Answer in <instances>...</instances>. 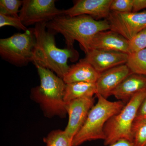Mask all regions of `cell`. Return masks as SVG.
Returning <instances> with one entry per match:
<instances>
[{
    "mask_svg": "<svg viewBox=\"0 0 146 146\" xmlns=\"http://www.w3.org/2000/svg\"><path fill=\"white\" fill-rule=\"evenodd\" d=\"M46 24H36L33 28L36 42L32 63L35 67L48 69L63 79L70 68L68 60L75 61L78 59L79 54L74 48H58L54 33L47 30Z\"/></svg>",
    "mask_w": 146,
    "mask_h": 146,
    "instance_id": "cell-1",
    "label": "cell"
},
{
    "mask_svg": "<svg viewBox=\"0 0 146 146\" xmlns=\"http://www.w3.org/2000/svg\"><path fill=\"white\" fill-rule=\"evenodd\" d=\"M46 28L53 33L62 35L68 48H74V42L77 41L85 53L90 50L91 42L97 33L110 30L106 19L99 21L87 15L57 16L47 23Z\"/></svg>",
    "mask_w": 146,
    "mask_h": 146,
    "instance_id": "cell-2",
    "label": "cell"
},
{
    "mask_svg": "<svg viewBox=\"0 0 146 146\" xmlns=\"http://www.w3.org/2000/svg\"><path fill=\"white\" fill-rule=\"evenodd\" d=\"M40 84L31 90L30 98L39 105L44 116L64 119L67 116L64 97L66 84L52 71L37 66Z\"/></svg>",
    "mask_w": 146,
    "mask_h": 146,
    "instance_id": "cell-3",
    "label": "cell"
},
{
    "mask_svg": "<svg viewBox=\"0 0 146 146\" xmlns=\"http://www.w3.org/2000/svg\"><path fill=\"white\" fill-rule=\"evenodd\" d=\"M96 96L98 98L96 104L91 108L83 126L73 138V146H80L88 141H104L106 123L126 104L121 101H110L99 94Z\"/></svg>",
    "mask_w": 146,
    "mask_h": 146,
    "instance_id": "cell-4",
    "label": "cell"
},
{
    "mask_svg": "<svg viewBox=\"0 0 146 146\" xmlns=\"http://www.w3.org/2000/svg\"><path fill=\"white\" fill-rule=\"evenodd\" d=\"M146 97V90L137 93L119 112L108 121L104 130L105 146H109L122 139L133 142L132 126L139 108Z\"/></svg>",
    "mask_w": 146,
    "mask_h": 146,
    "instance_id": "cell-5",
    "label": "cell"
},
{
    "mask_svg": "<svg viewBox=\"0 0 146 146\" xmlns=\"http://www.w3.org/2000/svg\"><path fill=\"white\" fill-rule=\"evenodd\" d=\"M33 28L0 39V55L5 61L22 67L32 62L35 44Z\"/></svg>",
    "mask_w": 146,
    "mask_h": 146,
    "instance_id": "cell-6",
    "label": "cell"
},
{
    "mask_svg": "<svg viewBox=\"0 0 146 146\" xmlns=\"http://www.w3.org/2000/svg\"><path fill=\"white\" fill-rule=\"evenodd\" d=\"M54 0H24L19 17L26 27L50 22L63 15L64 10L58 9Z\"/></svg>",
    "mask_w": 146,
    "mask_h": 146,
    "instance_id": "cell-7",
    "label": "cell"
},
{
    "mask_svg": "<svg viewBox=\"0 0 146 146\" xmlns=\"http://www.w3.org/2000/svg\"><path fill=\"white\" fill-rule=\"evenodd\" d=\"M106 20L110 30L116 32L128 41L146 29V11L121 13L110 11Z\"/></svg>",
    "mask_w": 146,
    "mask_h": 146,
    "instance_id": "cell-8",
    "label": "cell"
},
{
    "mask_svg": "<svg viewBox=\"0 0 146 146\" xmlns=\"http://www.w3.org/2000/svg\"><path fill=\"white\" fill-rule=\"evenodd\" d=\"M94 102L93 97L78 99L66 103L68 121L64 130L71 138L73 139L83 126Z\"/></svg>",
    "mask_w": 146,
    "mask_h": 146,
    "instance_id": "cell-9",
    "label": "cell"
},
{
    "mask_svg": "<svg viewBox=\"0 0 146 146\" xmlns=\"http://www.w3.org/2000/svg\"><path fill=\"white\" fill-rule=\"evenodd\" d=\"M82 59L91 64L100 74L119 65L125 64L128 54L119 52L91 49Z\"/></svg>",
    "mask_w": 146,
    "mask_h": 146,
    "instance_id": "cell-10",
    "label": "cell"
},
{
    "mask_svg": "<svg viewBox=\"0 0 146 146\" xmlns=\"http://www.w3.org/2000/svg\"><path fill=\"white\" fill-rule=\"evenodd\" d=\"M112 0H78L73 7L64 10L63 15L72 17L81 15L91 16L96 20L107 19Z\"/></svg>",
    "mask_w": 146,
    "mask_h": 146,
    "instance_id": "cell-11",
    "label": "cell"
},
{
    "mask_svg": "<svg viewBox=\"0 0 146 146\" xmlns=\"http://www.w3.org/2000/svg\"><path fill=\"white\" fill-rule=\"evenodd\" d=\"M132 74L126 64L119 65L100 74L96 82L97 94L107 99L122 82Z\"/></svg>",
    "mask_w": 146,
    "mask_h": 146,
    "instance_id": "cell-12",
    "label": "cell"
},
{
    "mask_svg": "<svg viewBox=\"0 0 146 146\" xmlns=\"http://www.w3.org/2000/svg\"><path fill=\"white\" fill-rule=\"evenodd\" d=\"M129 44L127 39L117 33L108 30L100 32L95 35L90 50L112 51L128 54Z\"/></svg>",
    "mask_w": 146,
    "mask_h": 146,
    "instance_id": "cell-13",
    "label": "cell"
},
{
    "mask_svg": "<svg viewBox=\"0 0 146 146\" xmlns=\"http://www.w3.org/2000/svg\"><path fill=\"white\" fill-rule=\"evenodd\" d=\"M143 90H146V76L131 74L114 90L112 96L126 104L134 95Z\"/></svg>",
    "mask_w": 146,
    "mask_h": 146,
    "instance_id": "cell-14",
    "label": "cell"
},
{
    "mask_svg": "<svg viewBox=\"0 0 146 146\" xmlns=\"http://www.w3.org/2000/svg\"><path fill=\"white\" fill-rule=\"evenodd\" d=\"M100 75L91 64L81 59L79 63L70 66L63 80L66 84L78 82L96 83Z\"/></svg>",
    "mask_w": 146,
    "mask_h": 146,
    "instance_id": "cell-15",
    "label": "cell"
},
{
    "mask_svg": "<svg viewBox=\"0 0 146 146\" xmlns=\"http://www.w3.org/2000/svg\"><path fill=\"white\" fill-rule=\"evenodd\" d=\"M97 94L96 83L78 82L66 84L64 101L66 103L85 98H93Z\"/></svg>",
    "mask_w": 146,
    "mask_h": 146,
    "instance_id": "cell-16",
    "label": "cell"
},
{
    "mask_svg": "<svg viewBox=\"0 0 146 146\" xmlns=\"http://www.w3.org/2000/svg\"><path fill=\"white\" fill-rule=\"evenodd\" d=\"M125 64L132 74L146 76V48L128 54Z\"/></svg>",
    "mask_w": 146,
    "mask_h": 146,
    "instance_id": "cell-17",
    "label": "cell"
},
{
    "mask_svg": "<svg viewBox=\"0 0 146 146\" xmlns=\"http://www.w3.org/2000/svg\"><path fill=\"white\" fill-rule=\"evenodd\" d=\"M73 140L65 130L60 129L51 131L43 139L46 146H73Z\"/></svg>",
    "mask_w": 146,
    "mask_h": 146,
    "instance_id": "cell-18",
    "label": "cell"
},
{
    "mask_svg": "<svg viewBox=\"0 0 146 146\" xmlns=\"http://www.w3.org/2000/svg\"><path fill=\"white\" fill-rule=\"evenodd\" d=\"M131 132L134 146H146V119L135 120Z\"/></svg>",
    "mask_w": 146,
    "mask_h": 146,
    "instance_id": "cell-19",
    "label": "cell"
},
{
    "mask_svg": "<svg viewBox=\"0 0 146 146\" xmlns=\"http://www.w3.org/2000/svg\"><path fill=\"white\" fill-rule=\"evenodd\" d=\"M23 3V1L20 0H1L0 13L15 18H20L18 15L20 11L19 9Z\"/></svg>",
    "mask_w": 146,
    "mask_h": 146,
    "instance_id": "cell-20",
    "label": "cell"
},
{
    "mask_svg": "<svg viewBox=\"0 0 146 146\" xmlns=\"http://www.w3.org/2000/svg\"><path fill=\"white\" fill-rule=\"evenodd\" d=\"M146 48V29L129 41L128 54Z\"/></svg>",
    "mask_w": 146,
    "mask_h": 146,
    "instance_id": "cell-21",
    "label": "cell"
},
{
    "mask_svg": "<svg viewBox=\"0 0 146 146\" xmlns=\"http://www.w3.org/2000/svg\"><path fill=\"white\" fill-rule=\"evenodd\" d=\"M7 26L14 27L25 32L28 29L24 25L20 18H15L0 13V27Z\"/></svg>",
    "mask_w": 146,
    "mask_h": 146,
    "instance_id": "cell-22",
    "label": "cell"
},
{
    "mask_svg": "<svg viewBox=\"0 0 146 146\" xmlns=\"http://www.w3.org/2000/svg\"><path fill=\"white\" fill-rule=\"evenodd\" d=\"M110 9L111 11L129 13L133 10V0H112Z\"/></svg>",
    "mask_w": 146,
    "mask_h": 146,
    "instance_id": "cell-23",
    "label": "cell"
},
{
    "mask_svg": "<svg viewBox=\"0 0 146 146\" xmlns=\"http://www.w3.org/2000/svg\"><path fill=\"white\" fill-rule=\"evenodd\" d=\"M145 119H146V97L139 108L135 120H143Z\"/></svg>",
    "mask_w": 146,
    "mask_h": 146,
    "instance_id": "cell-24",
    "label": "cell"
},
{
    "mask_svg": "<svg viewBox=\"0 0 146 146\" xmlns=\"http://www.w3.org/2000/svg\"><path fill=\"white\" fill-rule=\"evenodd\" d=\"M146 8V0H133V12H139Z\"/></svg>",
    "mask_w": 146,
    "mask_h": 146,
    "instance_id": "cell-25",
    "label": "cell"
},
{
    "mask_svg": "<svg viewBox=\"0 0 146 146\" xmlns=\"http://www.w3.org/2000/svg\"><path fill=\"white\" fill-rule=\"evenodd\" d=\"M108 146H134L132 141L125 139H120Z\"/></svg>",
    "mask_w": 146,
    "mask_h": 146,
    "instance_id": "cell-26",
    "label": "cell"
}]
</instances>
